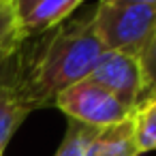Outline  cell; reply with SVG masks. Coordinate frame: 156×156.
Returning a JSON list of instances; mask_svg holds the SVG:
<instances>
[{"label":"cell","mask_w":156,"mask_h":156,"mask_svg":"<svg viewBox=\"0 0 156 156\" xmlns=\"http://www.w3.org/2000/svg\"><path fill=\"white\" fill-rule=\"evenodd\" d=\"M103 51L92 30V13H88L41 34L39 45L32 49H26L22 41L9 71V81L32 111L54 107L66 88L88 79Z\"/></svg>","instance_id":"cell-1"},{"label":"cell","mask_w":156,"mask_h":156,"mask_svg":"<svg viewBox=\"0 0 156 156\" xmlns=\"http://www.w3.org/2000/svg\"><path fill=\"white\" fill-rule=\"evenodd\" d=\"M101 2H111V5H156V0H101Z\"/></svg>","instance_id":"cell-14"},{"label":"cell","mask_w":156,"mask_h":156,"mask_svg":"<svg viewBox=\"0 0 156 156\" xmlns=\"http://www.w3.org/2000/svg\"><path fill=\"white\" fill-rule=\"evenodd\" d=\"M24 39L20 32V20L17 13L11 5V0H2L0 2V47Z\"/></svg>","instance_id":"cell-11"},{"label":"cell","mask_w":156,"mask_h":156,"mask_svg":"<svg viewBox=\"0 0 156 156\" xmlns=\"http://www.w3.org/2000/svg\"><path fill=\"white\" fill-rule=\"evenodd\" d=\"M32 113V109L20 98L15 88L9 81V75L0 83V150L5 152L15 130L24 124V120Z\"/></svg>","instance_id":"cell-7"},{"label":"cell","mask_w":156,"mask_h":156,"mask_svg":"<svg viewBox=\"0 0 156 156\" xmlns=\"http://www.w3.org/2000/svg\"><path fill=\"white\" fill-rule=\"evenodd\" d=\"M139 147L135 141L133 118L98 128L86 150V156H139Z\"/></svg>","instance_id":"cell-5"},{"label":"cell","mask_w":156,"mask_h":156,"mask_svg":"<svg viewBox=\"0 0 156 156\" xmlns=\"http://www.w3.org/2000/svg\"><path fill=\"white\" fill-rule=\"evenodd\" d=\"M139 64H141V77H143L141 103H145L156 96V34L152 39V43L147 45V49L143 51V56L139 58Z\"/></svg>","instance_id":"cell-10"},{"label":"cell","mask_w":156,"mask_h":156,"mask_svg":"<svg viewBox=\"0 0 156 156\" xmlns=\"http://www.w3.org/2000/svg\"><path fill=\"white\" fill-rule=\"evenodd\" d=\"M2 154H5V152H2V150H0V156H2Z\"/></svg>","instance_id":"cell-15"},{"label":"cell","mask_w":156,"mask_h":156,"mask_svg":"<svg viewBox=\"0 0 156 156\" xmlns=\"http://www.w3.org/2000/svg\"><path fill=\"white\" fill-rule=\"evenodd\" d=\"M69 120L81 122L92 128H105L118 122L133 118L135 109L118 101L113 94L103 90L101 86L83 79L71 88H66L54 103Z\"/></svg>","instance_id":"cell-3"},{"label":"cell","mask_w":156,"mask_h":156,"mask_svg":"<svg viewBox=\"0 0 156 156\" xmlns=\"http://www.w3.org/2000/svg\"><path fill=\"white\" fill-rule=\"evenodd\" d=\"M96 130L98 128L86 126L81 122H75V120H69L64 139H62V143H60V147L56 150L54 156H86V150H88Z\"/></svg>","instance_id":"cell-9"},{"label":"cell","mask_w":156,"mask_h":156,"mask_svg":"<svg viewBox=\"0 0 156 156\" xmlns=\"http://www.w3.org/2000/svg\"><path fill=\"white\" fill-rule=\"evenodd\" d=\"M83 2V0H41V2L20 22V32L24 39L41 37L60 24Z\"/></svg>","instance_id":"cell-6"},{"label":"cell","mask_w":156,"mask_h":156,"mask_svg":"<svg viewBox=\"0 0 156 156\" xmlns=\"http://www.w3.org/2000/svg\"><path fill=\"white\" fill-rule=\"evenodd\" d=\"M133 126H135V141L139 152H152L156 150V96L141 103L133 113Z\"/></svg>","instance_id":"cell-8"},{"label":"cell","mask_w":156,"mask_h":156,"mask_svg":"<svg viewBox=\"0 0 156 156\" xmlns=\"http://www.w3.org/2000/svg\"><path fill=\"white\" fill-rule=\"evenodd\" d=\"M22 41H24V39L13 41V43H7V45H2V47H0V83H2V81H5V77L9 75L11 64H13V58H15L17 47L22 45Z\"/></svg>","instance_id":"cell-12"},{"label":"cell","mask_w":156,"mask_h":156,"mask_svg":"<svg viewBox=\"0 0 156 156\" xmlns=\"http://www.w3.org/2000/svg\"><path fill=\"white\" fill-rule=\"evenodd\" d=\"M92 30L107 51L141 58L156 34V5L101 2L92 11Z\"/></svg>","instance_id":"cell-2"},{"label":"cell","mask_w":156,"mask_h":156,"mask_svg":"<svg viewBox=\"0 0 156 156\" xmlns=\"http://www.w3.org/2000/svg\"><path fill=\"white\" fill-rule=\"evenodd\" d=\"M39 2H41V0H11V5H13V9H15L20 22H22V20H24Z\"/></svg>","instance_id":"cell-13"},{"label":"cell","mask_w":156,"mask_h":156,"mask_svg":"<svg viewBox=\"0 0 156 156\" xmlns=\"http://www.w3.org/2000/svg\"><path fill=\"white\" fill-rule=\"evenodd\" d=\"M0 2H2V0H0Z\"/></svg>","instance_id":"cell-16"},{"label":"cell","mask_w":156,"mask_h":156,"mask_svg":"<svg viewBox=\"0 0 156 156\" xmlns=\"http://www.w3.org/2000/svg\"><path fill=\"white\" fill-rule=\"evenodd\" d=\"M88 79L101 86L103 90H107L109 94H113L118 101H122L130 109H137L141 103L143 77H141L139 58L105 49L101 58L96 60Z\"/></svg>","instance_id":"cell-4"}]
</instances>
